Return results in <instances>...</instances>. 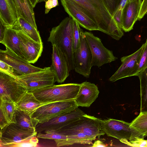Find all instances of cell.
Masks as SVG:
<instances>
[{
    "label": "cell",
    "instance_id": "cell-1",
    "mask_svg": "<svg viewBox=\"0 0 147 147\" xmlns=\"http://www.w3.org/2000/svg\"><path fill=\"white\" fill-rule=\"evenodd\" d=\"M75 3L97 24L99 31L119 40L123 35L122 28L113 18L103 0H69Z\"/></svg>",
    "mask_w": 147,
    "mask_h": 147
},
{
    "label": "cell",
    "instance_id": "cell-2",
    "mask_svg": "<svg viewBox=\"0 0 147 147\" xmlns=\"http://www.w3.org/2000/svg\"><path fill=\"white\" fill-rule=\"evenodd\" d=\"M47 41L62 52L68 63L69 71L74 69L73 50V23L71 17L65 18L59 24L53 27Z\"/></svg>",
    "mask_w": 147,
    "mask_h": 147
},
{
    "label": "cell",
    "instance_id": "cell-3",
    "mask_svg": "<svg viewBox=\"0 0 147 147\" xmlns=\"http://www.w3.org/2000/svg\"><path fill=\"white\" fill-rule=\"evenodd\" d=\"M80 86V84L75 83L54 84L28 91L40 102L46 103L75 100Z\"/></svg>",
    "mask_w": 147,
    "mask_h": 147
},
{
    "label": "cell",
    "instance_id": "cell-4",
    "mask_svg": "<svg viewBox=\"0 0 147 147\" xmlns=\"http://www.w3.org/2000/svg\"><path fill=\"white\" fill-rule=\"evenodd\" d=\"M78 107L75 100L46 103L38 108L31 117L38 120L39 123H42Z\"/></svg>",
    "mask_w": 147,
    "mask_h": 147
},
{
    "label": "cell",
    "instance_id": "cell-5",
    "mask_svg": "<svg viewBox=\"0 0 147 147\" xmlns=\"http://www.w3.org/2000/svg\"><path fill=\"white\" fill-rule=\"evenodd\" d=\"M17 79L28 91L51 86L56 82L51 67H45L40 71L18 76Z\"/></svg>",
    "mask_w": 147,
    "mask_h": 147
},
{
    "label": "cell",
    "instance_id": "cell-6",
    "mask_svg": "<svg viewBox=\"0 0 147 147\" xmlns=\"http://www.w3.org/2000/svg\"><path fill=\"white\" fill-rule=\"evenodd\" d=\"M100 119L86 114L68 125L57 131L72 130L82 132L95 140L105 134L102 130Z\"/></svg>",
    "mask_w": 147,
    "mask_h": 147
},
{
    "label": "cell",
    "instance_id": "cell-7",
    "mask_svg": "<svg viewBox=\"0 0 147 147\" xmlns=\"http://www.w3.org/2000/svg\"><path fill=\"white\" fill-rule=\"evenodd\" d=\"M86 38L92 55V66L99 67L103 65L115 61L117 58L115 56L112 51L106 48L101 39L92 33L85 32Z\"/></svg>",
    "mask_w": 147,
    "mask_h": 147
},
{
    "label": "cell",
    "instance_id": "cell-8",
    "mask_svg": "<svg viewBox=\"0 0 147 147\" xmlns=\"http://www.w3.org/2000/svg\"><path fill=\"white\" fill-rule=\"evenodd\" d=\"M74 60L75 71L86 78H89L92 67V55L83 30L81 34L80 46L74 53Z\"/></svg>",
    "mask_w": 147,
    "mask_h": 147
},
{
    "label": "cell",
    "instance_id": "cell-9",
    "mask_svg": "<svg viewBox=\"0 0 147 147\" xmlns=\"http://www.w3.org/2000/svg\"><path fill=\"white\" fill-rule=\"evenodd\" d=\"M28 91L17 79L0 71V98H9L16 104Z\"/></svg>",
    "mask_w": 147,
    "mask_h": 147
},
{
    "label": "cell",
    "instance_id": "cell-10",
    "mask_svg": "<svg viewBox=\"0 0 147 147\" xmlns=\"http://www.w3.org/2000/svg\"><path fill=\"white\" fill-rule=\"evenodd\" d=\"M85 114L77 108L70 112L52 118L46 122L38 123L36 128V131L37 133L42 131L47 133L58 130L77 120Z\"/></svg>",
    "mask_w": 147,
    "mask_h": 147
},
{
    "label": "cell",
    "instance_id": "cell-11",
    "mask_svg": "<svg viewBox=\"0 0 147 147\" xmlns=\"http://www.w3.org/2000/svg\"><path fill=\"white\" fill-rule=\"evenodd\" d=\"M144 46V44L133 53L121 58V64L109 78L110 82H114L124 78L137 76L138 64Z\"/></svg>",
    "mask_w": 147,
    "mask_h": 147
},
{
    "label": "cell",
    "instance_id": "cell-12",
    "mask_svg": "<svg viewBox=\"0 0 147 147\" xmlns=\"http://www.w3.org/2000/svg\"><path fill=\"white\" fill-rule=\"evenodd\" d=\"M102 130L107 136L119 140L123 143L129 140L131 134L130 123L112 118L100 119Z\"/></svg>",
    "mask_w": 147,
    "mask_h": 147
},
{
    "label": "cell",
    "instance_id": "cell-13",
    "mask_svg": "<svg viewBox=\"0 0 147 147\" xmlns=\"http://www.w3.org/2000/svg\"><path fill=\"white\" fill-rule=\"evenodd\" d=\"M0 60L11 66L17 76L40 71L43 69L32 65L6 47L5 50H0Z\"/></svg>",
    "mask_w": 147,
    "mask_h": 147
},
{
    "label": "cell",
    "instance_id": "cell-14",
    "mask_svg": "<svg viewBox=\"0 0 147 147\" xmlns=\"http://www.w3.org/2000/svg\"><path fill=\"white\" fill-rule=\"evenodd\" d=\"M16 30L20 40V50L24 59L30 63H35L42 55V42L34 41L21 30Z\"/></svg>",
    "mask_w": 147,
    "mask_h": 147
},
{
    "label": "cell",
    "instance_id": "cell-15",
    "mask_svg": "<svg viewBox=\"0 0 147 147\" xmlns=\"http://www.w3.org/2000/svg\"><path fill=\"white\" fill-rule=\"evenodd\" d=\"M61 1L66 12L69 17L76 20L80 26L90 31H99L96 22L75 3L69 0H61Z\"/></svg>",
    "mask_w": 147,
    "mask_h": 147
},
{
    "label": "cell",
    "instance_id": "cell-16",
    "mask_svg": "<svg viewBox=\"0 0 147 147\" xmlns=\"http://www.w3.org/2000/svg\"><path fill=\"white\" fill-rule=\"evenodd\" d=\"M37 132L24 130L10 123L1 129L0 146L18 142L32 137L36 136Z\"/></svg>",
    "mask_w": 147,
    "mask_h": 147
},
{
    "label": "cell",
    "instance_id": "cell-17",
    "mask_svg": "<svg viewBox=\"0 0 147 147\" xmlns=\"http://www.w3.org/2000/svg\"><path fill=\"white\" fill-rule=\"evenodd\" d=\"M51 66L55 76L56 82H63L69 76L70 72L67 61L61 51L55 45H52Z\"/></svg>",
    "mask_w": 147,
    "mask_h": 147
},
{
    "label": "cell",
    "instance_id": "cell-18",
    "mask_svg": "<svg viewBox=\"0 0 147 147\" xmlns=\"http://www.w3.org/2000/svg\"><path fill=\"white\" fill-rule=\"evenodd\" d=\"M129 128L131 134L127 144L138 146L140 142L147 136V112H140L139 115L130 123Z\"/></svg>",
    "mask_w": 147,
    "mask_h": 147
},
{
    "label": "cell",
    "instance_id": "cell-19",
    "mask_svg": "<svg viewBox=\"0 0 147 147\" xmlns=\"http://www.w3.org/2000/svg\"><path fill=\"white\" fill-rule=\"evenodd\" d=\"M142 0H128L122 13V29L125 32L133 29L138 20L142 3Z\"/></svg>",
    "mask_w": 147,
    "mask_h": 147
},
{
    "label": "cell",
    "instance_id": "cell-20",
    "mask_svg": "<svg viewBox=\"0 0 147 147\" xmlns=\"http://www.w3.org/2000/svg\"><path fill=\"white\" fill-rule=\"evenodd\" d=\"M80 84L75 100L78 107H88L98 97L99 91L94 84L86 81Z\"/></svg>",
    "mask_w": 147,
    "mask_h": 147
},
{
    "label": "cell",
    "instance_id": "cell-21",
    "mask_svg": "<svg viewBox=\"0 0 147 147\" xmlns=\"http://www.w3.org/2000/svg\"><path fill=\"white\" fill-rule=\"evenodd\" d=\"M18 19L13 0H0V22L7 27H11Z\"/></svg>",
    "mask_w": 147,
    "mask_h": 147
},
{
    "label": "cell",
    "instance_id": "cell-22",
    "mask_svg": "<svg viewBox=\"0 0 147 147\" xmlns=\"http://www.w3.org/2000/svg\"><path fill=\"white\" fill-rule=\"evenodd\" d=\"M58 132L67 136V138L55 140L57 146H68L76 144H92L93 140L82 132L72 130L61 131Z\"/></svg>",
    "mask_w": 147,
    "mask_h": 147
},
{
    "label": "cell",
    "instance_id": "cell-23",
    "mask_svg": "<svg viewBox=\"0 0 147 147\" xmlns=\"http://www.w3.org/2000/svg\"><path fill=\"white\" fill-rule=\"evenodd\" d=\"M18 18L24 19L37 29L33 7L30 0H13Z\"/></svg>",
    "mask_w": 147,
    "mask_h": 147
},
{
    "label": "cell",
    "instance_id": "cell-24",
    "mask_svg": "<svg viewBox=\"0 0 147 147\" xmlns=\"http://www.w3.org/2000/svg\"><path fill=\"white\" fill-rule=\"evenodd\" d=\"M0 42L13 53L24 59L20 50L19 38L15 30L6 27L3 39Z\"/></svg>",
    "mask_w": 147,
    "mask_h": 147
},
{
    "label": "cell",
    "instance_id": "cell-25",
    "mask_svg": "<svg viewBox=\"0 0 147 147\" xmlns=\"http://www.w3.org/2000/svg\"><path fill=\"white\" fill-rule=\"evenodd\" d=\"M45 104L38 100L33 93L28 91L15 105L17 108L31 116L38 108Z\"/></svg>",
    "mask_w": 147,
    "mask_h": 147
},
{
    "label": "cell",
    "instance_id": "cell-26",
    "mask_svg": "<svg viewBox=\"0 0 147 147\" xmlns=\"http://www.w3.org/2000/svg\"><path fill=\"white\" fill-rule=\"evenodd\" d=\"M15 125L24 130L35 131L39 123L38 121L32 118L26 112L16 107L15 114Z\"/></svg>",
    "mask_w": 147,
    "mask_h": 147
},
{
    "label": "cell",
    "instance_id": "cell-27",
    "mask_svg": "<svg viewBox=\"0 0 147 147\" xmlns=\"http://www.w3.org/2000/svg\"><path fill=\"white\" fill-rule=\"evenodd\" d=\"M11 28L16 30H21L34 41L42 42L38 30L23 18H18L17 22Z\"/></svg>",
    "mask_w": 147,
    "mask_h": 147
},
{
    "label": "cell",
    "instance_id": "cell-28",
    "mask_svg": "<svg viewBox=\"0 0 147 147\" xmlns=\"http://www.w3.org/2000/svg\"><path fill=\"white\" fill-rule=\"evenodd\" d=\"M0 112L2 113L9 124L16 123L15 114L16 109L15 103L9 98H0Z\"/></svg>",
    "mask_w": 147,
    "mask_h": 147
},
{
    "label": "cell",
    "instance_id": "cell-29",
    "mask_svg": "<svg viewBox=\"0 0 147 147\" xmlns=\"http://www.w3.org/2000/svg\"><path fill=\"white\" fill-rule=\"evenodd\" d=\"M138 76L140 84V112H147V68Z\"/></svg>",
    "mask_w": 147,
    "mask_h": 147
},
{
    "label": "cell",
    "instance_id": "cell-30",
    "mask_svg": "<svg viewBox=\"0 0 147 147\" xmlns=\"http://www.w3.org/2000/svg\"><path fill=\"white\" fill-rule=\"evenodd\" d=\"M38 140L36 136L32 137L18 142L7 144L3 147H36Z\"/></svg>",
    "mask_w": 147,
    "mask_h": 147
},
{
    "label": "cell",
    "instance_id": "cell-31",
    "mask_svg": "<svg viewBox=\"0 0 147 147\" xmlns=\"http://www.w3.org/2000/svg\"><path fill=\"white\" fill-rule=\"evenodd\" d=\"M73 19V18H72ZM73 50L74 53L78 49L81 43V34L83 30L78 23L73 19Z\"/></svg>",
    "mask_w": 147,
    "mask_h": 147
},
{
    "label": "cell",
    "instance_id": "cell-32",
    "mask_svg": "<svg viewBox=\"0 0 147 147\" xmlns=\"http://www.w3.org/2000/svg\"><path fill=\"white\" fill-rule=\"evenodd\" d=\"M45 133L43 134L41 132L38 133L37 135V137L54 140H63L67 138V136L58 131H52Z\"/></svg>",
    "mask_w": 147,
    "mask_h": 147
},
{
    "label": "cell",
    "instance_id": "cell-33",
    "mask_svg": "<svg viewBox=\"0 0 147 147\" xmlns=\"http://www.w3.org/2000/svg\"><path fill=\"white\" fill-rule=\"evenodd\" d=\"M147 68V38L144 46L143 51L139 61L137 76L141 72Z\"/></svg>",
    "mask_w": 147,
    "mask_h": 147
},
{
    "label": "cell",
    "instance_id": "cell-34",
    "mask_svg": "<svg viewBox=\"0 0 147 147\" xmlns=\"http://www.w3.org/2000/svg\"><path fill=\"white\" fill-rule=\"evenodd\" d=\"M128 0H122L116 11L113 16L118 25L122 26V16L123 9Z\"/></svg>",
    "mask_w": 147,
    "mask_h": 147
},
{
    "label": "cell",
    "instance_id": "cell-35",
    "mask_svg": "<svg viewBox=\"0 0 147 147\" xmlns=\"http://www.w3.org/2000/svg\"><path fill=\"white\" fill-rule=\"evenodd\" d=\"M121 0H103L107 7L112 17Z\"/></svg>",
    "mask_w": 147,
    "mask_h": 147
},
{
    "label": "cell",
    "instance_id": "cell-36",
    "mask_svg": "<svg viewBox=\"0 0 147 147\" xmlns=\"http://www.w3.org/2000/svg\"><path fill=\"white\" fill-rule=\"evenodd\" d=\"M0 71L17 79V75L13 68L5 62L0 60Z\"/></svg>",
    "mask_w": 147,
    "mask_h": 147
},
{
    "label": "cell",
    "instance_id": "cell-37",
    "mask_svg": "<svg viewBox=\"0 0 147 147\" xmlns=\"http://www.w3.org/2000/svg\"><path fill=\"white\" fill-rule=\"evenodd\" d=\"M58 5V0H47L45 3V13L47 14L52 8Z\"/></svg>",
    "mask_w": 147,
    "mask_h": 147
},
{
    "label": "cell",
    "instance_id": "cell-38",
    "mask_svg": "<svg viewBox=\"0 0 147 147\" xmlns=\"http://www.w3.org/2000/svg\"><path fill=\"white\" fill-rule=\"evenodd\" d=\"M147 0H143L142 2L138 20H141L147 14Z\"/></svg>",
    "mask_w": 147,
    "mask_h": 147
},
{
    "label": "cell",
    "instance_id": "cell-39",
    "mask_svg": "<svg viewBox=\"0 0 147 147\" xmlns=\"http://www.w3.org/2000/svg\"><path fill=\"white\" fill-rule=\"evenodd\" d=\"M9 124L6 121L3 114L0 112V127L1 129Z\"/></svg>",
    "mask_w": 147,
    "mask_h": 147
},
{
    "label": "cell",
    "instance_id": "cell-40",
    "mask_svg": "<svg viewBox=\"0 0 147 147\" xmlns=\"http://www.w3.org/2000/svg\"><path fill=\"white\" fill-rule=\"evenodd\" d=\"M0 42H1L3 40L5 31V30L6 27L5 26L0 22Z\"/></svg>",
    "mask_w": 147,
    "mask_h": 147
},
{
    "label": "cell",
    "instance_id": "cell-41",
    "mask_svg": "<svg viewBox=\"0 0 147 147\" xmlns=\"http://www.w3.org/2000/svg\"><path fill=\"white\" fill-rule=\"evenodd\" d=\"M106 146H107L105 144L100 140L96 141L92 146V147Z\"/></svg>",
    "mask_w": 147,
    "mask_h": 147
},
{
    "label": "cell",
    "instance_id": "cell-42",
    "mask_svg": "<svg viewBox=\"0 0 147 147\" xmlns=\"http://www.w3.org/2000/svg\"><path fill=\"white\" fill-rule=\"evenodd\" d=\"M33 7L34 8L38 3V0H30Z\"/></svg>",
    "mask_w": 147,
    "mask_h": 147
},
{
    "label": "cell",
    "instance_id": "cell-43",
    "mask_svg": "<svg viewBox=\"0 0 147 147\" xmlns=\"http://www.w3.org/2000/svg\"><path fill=\"white\" fill-rule=\"evenodd\" d=\"M47 0H38V3L41 2L43 1H46Z\"/></svg>",
    "mask_w": 147,
    "mask_h": 147
},
{
    "label": "cell",
    "instance_id": "cell-44",
    "mask_svg": "<svg viewBox=\"0 0 147 147\" xmlns=\"http://www.w3.org/2000/svg\"><path fill=\"white\" fill-rule=\"evenodd\" d=\"M147 13V11H146Z\"/></svg>",
    "mask_w": 147,
    "mask_h": 147
},
{
    "label": "cell",
    "instance_id": "cell-45",
    "mask_svg": "<svg viewBox=\"0 0 147 147\" xmlns=\"http://www.w3.org/2000/svg\"><path fill=\"white\" fill-rule=\"evenodd\" d=\"M146 141H147V140H146Z\"/></svg>",
    "mask_w": 147,
    "mask_h": 147
}]
</instances>
